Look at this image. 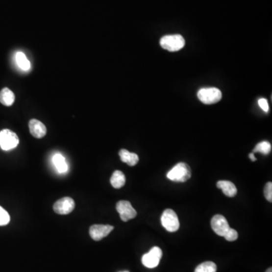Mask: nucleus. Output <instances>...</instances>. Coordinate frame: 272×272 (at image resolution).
<instances>
[{
  "label": "nucleus",
  "instance_id": "1",
  "mask_svg": "<svg viewBox=\"0 0 272 272\" xmlns=\"http://www.w3.org/2000/svg\"><path fill=\"white\" fill-rule=\"evenodd\" d=\"M167 178L175 182H185L192 177V171L185 163H178L167 175Z\"/></svg>",
  "mask_w": 272,
  "mask_h": 272
},
{
  "label": "nucleus",
  "instance_id": "2",
  "mask_svg": "<svg viewBox=\"0 0 272 272\" xmlns=\"http://www.w3.org/2000/svg\"><path fill=\"white\" fill-rule=\"evenodd\" d=\"M160 46L164 49L170 51H177L185 47V39L181 35H167L162 37Z\"/></svg>",
  "mask_w": 272,
  "mask_h": 272
},
{
  "label": "nucleus",
  "instance_id": "3",
  "mask_svg": "<svg viewBox=\"0 0 272 272\" xmlns=\"http://www.w3.org/2000/svg\"><path fill=\"white\" fill-rule=\"evenodd\" d=\"M198 97L199 101L203 104H213L221 100L223 93L217 88H204L198 92Z\"/></svg>",
  "mask_w": 272,
  "mask_h": 272
},
{
  "label": "nucleus",
  "instance_id": "4",
  "mask_svg": "<svg viewBox=\"0 0 272 272\" xmlns=\"http://www.w3.org/2000/svg\"><path fill=\"white\" fill-rule=\"evenodd\" d=\"M161 223L163 228L170 232L178 231L180 227L179 220L175 211L170 209L164 210L161 216Z\"/></svg>",
  "mask_w": 272,
  "mask_h": 272
},
{
  "label": "nucleus",
  "instance_id": "5",
  "mask_svg": "<svg viewBox=\"0 0 272 272\" xmlns=\"http://www.w3.org/2000/svg\"><path fill=\"white\" fill-rule=\"evenodd\" d=\"M18 135L10 129H3L0 132V147L3 150H10L18 146Z\"/></svg>",
  "mask_w": 272,
  "mask_h": 272
},
{
  "label": "nucleus",
  "instance_id": "6",
  "mask_svg": "<svg viewBox=\"0 0 272 272\" xmlns=\"http://www.w3.org/2000/svg\"><path fill=\"white\" fill-rule=\"evenodd\" d=\"M163 256V252L158 247H153L147 253H145L142 258V264L148 269L157 267L160 263Z\"/></svg>",
  "mask_w": 272,
  "mask_h": 272
},
{
  "label": "nucleus",
  "instance_id": "7",
  "mask_svg": "<svg viewBox=\"0 0 272 272\" xmlns=\"http://www.w3.org/2000/svg\"><path fill=\"white\" fill-rule=\"evenodd\" d=\"M117 211L121 216L122 221L128 222L137 216V212L132 207L130 202L127 200H121L116 206Z\"/></svg>",
  "mask_w": 272,
  "mask_h": 272
},
{
  "label": "nucleus",
  "instance_id": "8",
  "mask_svg": "<svg viewBox=\"0 0 272 272\" xmlns=\"http://www.w3.org/2000/svg\"><path fill=\"white\" fill-rule=\"evenodd\" d=\"M75 202L72 198H63L54 203L53 210L60 215H68L74 210Z\"/></svg>",
  "mask_w": 272,
  "mask_h": 272
},
{
  "label": "nucleus",
  "instance_id": "9",
  "mask_svg": "<svg viewBox=\"0 0 272 272\" xmlns=\"http://www.w3.org/2000/svg\"><path fill=\"white\" fill-rule=\"evenodd\" d=\"M114 228L110 224H93L89 228V234L94 241H99L106 238Z\"/></svg>",
  "mask_w": 272,
  "mask_h": 272
},
{
  "label": "nucleus",
  "instance_id": "10",
  "mask_svg": "<svg viewBox=\"0 0 272 272\" xmlns=\"http://www.w3.org/2000/svg\"><path fill=\"white\" fill-rule=\"evenodd\" d=\"M211 226L214 232L221 237H224V234L230 228L228 221L222 215H216L213 216L211 220Z\"/></svg>",
  "mask_w": 272,
  "mask_h": 272
},
{
  "label": "nucleus",
  "instance_id": "11",
  "mask_svg": "<svg viewBox=\"0 0 272 272\" xmlns=\"http://www.w3.org/2000/svg\"><path fill=\"white\" fill-rule=\"evenodd\" d=\"M30 134L36 139H42L47 135V127L38 120H30L29 122Z\"/></svg>",
  "mask_w": 272,
  "mask_h": 272
},
{
  "label": "nucleus",
  "instance_id": "12",
  "mask_svg": "<svg viewBox=\"0 0 272 272\" xmlns=\"http://www.w3.org/2000/svg\"><path fill=\"white\" fill-rule=\"evenodd\" d=\"M217 185L218 188H220V189L223 191L224 195L229 197V198H234L237 195V193H238L235 185L232 183L231 181L222 180V181H218L217 185Z\"/></svg>",
  "mask_w": 272,
  "mask_h": 272
},
{
  "label": "nucleus",
  "instance_id": "13",
  "mask_svg": "<svg viewBox=\"0 0 272 272\" xmlns=\"http://www.w3.org/2000/svg\"><path fill=\"white\" fill-rule=\"evenodd\" d=\"M119 155L121 161L126 163L130 167H134V166L136 165L139 160V156L136 153H131L129 150H125V149H121L119 152Z\"/></svg>",
  "mask_w": 272,
  "mask_h": 272
},
{
  "label": "nucleus",
  "instance_id": "14",
  "mask_svg": "<svg viewBox=\"0 0 272 272\" xmlns=\"http://www.w3.org/2000/svg\"><path fill=\"white\" fill-rule=\"evenodd\" d=\"M15 96L13 92L8 88H4L0 92V102L3 105L12 106L15 102Z\"/></svg>",
  "mask_w": 272,
  "mask_h": 272
},
{
  "label": "nucleus",
  "instance_id": "15",
  "mask_svg": "<svg viewBox=\"0 0 272 272\" xmlns=\"http://www.w3.org/2000/svg\"><path fill=\"white\" fill-rule=\"evenodd\" d=\"M53 163L54 167L57 169L60 173H65L68 170V165L65 157L61 155V153L54 154L52 158Z\"/></svg>",
  "mask_w": 272,
  "mask_h": 272
},
{
  "label": "nucleus",
  "instance_id": "16",
  "mask_svg": "<svg viewBox=\"0 0 272 272\" xmlns=\"http://www.w3.org/2000/svg\"><path fill=\"white\" fill-rule=\"evenodd\" d=\"M111 184L114 188L119 189L125 185V177L122 172L116 170L111 178Z\"/></svg>",
  "mask_w": 272,
  "mask_h": 272
},
{
  "label": "nucleus",
  "instance_id": "17",
  "mask_svg": "<svg viewBox=\"0 0 272 272\" xmlns=\"http://www.w3.org/2000/svg\"><path fill=\"white\" fill-rule=\"evenodd\" d=\"M16 61L18 66L23 71H28L30 68V63L23 52H18L16 54Z\"/></svg>",
  "mask_w": 272,
  "mask_h": 272
},
{
  "label": "nucleus",
  "instance_id": "18",
  "mask_svg": "<svg viewBox=\"0 0 272 272\" xmlns=\"http://www.w3.org/2000/svg\"><path fill=\"white\" fill-rule=\"evenodd\" d=\"M216 270H217V267L214 262L208 261L199 264L195 269V272H216Z\"/></svg>",
  "mask_w": 272,
  "mask_h": 272
},
{
  "label": "nucleus",
  "instance_id": "19",
  "mask_svg": "<svg viewBox=\"0 0 272 272\" xmlns=\"http://www.w3.org/2000/svg\"><path fill=\"white\" fill-rule=\"evenodd\" d=\"M271 150H272V145H271V144L269 142L264 141V142H260V143L256 145L252 153H256L257 152V153H261L262 154H265V155H267V154L270 153Z\"/></svg>",
  "mask_w": 272,
  "mask_h": 272
},
{
  "label": "nucleus",
  "instance_id": "20",
  "mask_svg": "<svg viewBox=\"0 0 272 272\" xmlns=\"http://www.w3.org/2000/svg\"><path fill=\"white\" fill-rule=\"evenodd\" d=\"M10 222V216L8 212L0 206V226L6 225Z\"/></svg>",
  "mask_w": 272,
  "mask_h": 272
},
{
  "label": "nucleus",
  "instance_id": "21",
  "mask_svg": "<svg viewBox=\"0 0 272 272\" xmlns=\"http://www.w3.org/2000/svg\"><path fill=\"white\" fill-rule=\"evenodd\" d=\"M224 239L228 241H234L238 239V234L236 230L230 228L224 235Z\"/></svg>",
  "mask_w": 272,
  "mask_h": 272
},
{
  "label": "nucleus",
  "instance_id": "22",
  "mask_svg": "<svg viewBox=\"0 0 272 272\" xmlns=\"http://www.w3.org/2000/svg\"><path fill=\"white\" fill-rule=\"evenodd\" d=\"M264 195L267 199L268 201L272 203V182H268L265 187Z\"/></svg>",
  "mask_w": 272,
  "mask_h": 272
},
{
  "label": "nucleus",
  "instance_id": "23",
  "mask_svg": "<svg viewBox=\"0 0 272 272\" xmlns=\"http://www.w3.org/2000/svg\"><path fill=\"white\" fill-rule=\"evenodd\" d=\"M258 103H259V107L262 108V111H265V112L266 113L269 112V103H268V101L266 99H259V101H258Z\"/></svg>",
  "mask_w": 272,
  "mask_h": 272
},
{
  "label": "nucleus",
  "instance_id": "24",
  "mask_svg": "<svg viewBox=\"0 0 272 272\" xmlns=\"http://www.w3.org/2000/svg\"><path fill=\"white\" fill-rule=\"evenodd\" d=\"M249 159H250L252 161H256V158L254 156V153H251L249 154Z\"/></svg>",
  "mask_w": 272,
  "mask_h": 272
},
{
  "label": "nucleus",
  "instance_id": "25",
  "mask_svg": "<svg viewBox=\"0 0 272 272\" xmlns=\"http://www.w3.org/2000/svg\"><path fill=\"white\" fill-rule=\"evenodd\" d=\"M266 272H272V268H269V269H268V270L266 271Z\"/></svg>",
  "mask_w": 272,
  "mask_h": 272
},
{
  "label": "nucleus",
  "instance_id": "26",
  "mask_svg": "<svg viewBox=\"0 0 272 272\" xmlns=\"http://www.w3.org/2000/svg\"><path fill=\"white\" fill-rule=\"evenodd\" d=\"M128 272V271H125V272Z\"/></svg>",
  "mask_w": 272,
  "mask_h": 272
}]
</instances>
